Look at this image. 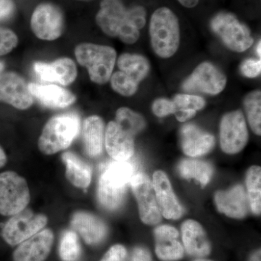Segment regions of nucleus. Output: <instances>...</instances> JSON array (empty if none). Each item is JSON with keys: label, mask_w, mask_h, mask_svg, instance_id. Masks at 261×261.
I'll return each mask as SVG.
<instances>
[{"label": "nucleus", "mask_w": 261, "mask_h": 261, "mask_svg": "<svg viewBox=\"0 0 261 261\" xmlns=\"http://www.w3.org/2000/svg\"><path fill=\"white\" fill-rule=\"evenodd\" d=\"M182 240L192 256L205 257L211 252V245L203 228L194 220H187L181 226Z\"/></svg>", "instance_id": "5701e85b"}, {"label": "nucleus", "mask_w": 261, "mask_h": 261, "mask_svg": "<svg viewBox=\"0 0 261 261\" xmlns=\"http://www.w3.org/2000/svg\"><path fill=\"white\" fill-rule=\"evenodd\" d=\"M260 42H259L258 43V45H257V55H258L260 57Z\"/></svg>", "instance_id": "c03bdc74"}, {"label": "nucleus", "mask_w": 261, "mask_h": 261, "mask_svg": "<svg viewBox=\"0 0 261 261\" xmlns=\"http://www.w3.org/2000/svg\"><path fill=\"white\" fill-rule=\"evenodd\" d=\"M47 222L45 215L34 214L32 211L25 208L10 216L2 229L1 235L10 246H17L42 230Z\"/></svg>", "instance_id": "6e6552de"}, {"label": "nucleus", "mask_w": 261, "mask_h": 261, "mask_svg": "<svg viewBox=\"0 0 261 261\" xmlns=\"http://www.w3.org/2000/svg\"><path fill=\"white\" fill-rule=\"evenodd\" d=\"M181 145L183 152L190 157H199L210 152L215 145L213 135L193 124H187L181 130Z\"/></svg>", "instance_id": "412c9836"}, {"label": "nucleus", "mask_w": 261, "mask_h": 261, "mask_svg": "<svg viewBox=\"0 0 261 261\" xmlns=\"http://www.w3.org/2000/svg\"><path fill=\"white\" fill-rule=\"evenodd\" d=\"M8 162V157L5 153L4 149L0 145V168L4 167Z\"/></svg>", "instance_id": "a19ab883"}, {"label": "nucleus", "mask_w": 261, "mask_h": 261, "mask_svg": "<svg viewBox=\"0 0 261 261\" xmlns=\"http://www.w3.org/2000/svg\"><path fill=\"white\" fill-rule=\"evenodd\" d=\"M33 97L44 106L51 108H65L71 106L76 100L74 94L68 89L56 84H29Z\"/></svg>", "instance_id": "aec40b11"}, {"label": "nucleus", "mask_w": 261, "mask_h": 261, "mask_svg": "<svg viewBox=\"0 0 261 261\" xmlns=\"http://www.w3.org/2000/svg\"><path fill=\"white\" fill-rule=\"evenodd\" d=\"M95 20L106 35L118 37L125 44H133L147 23V11L141 5L127 8L122 0H102Z\"/></svg>", "instance_id": "f257e3e1"}, {"label": "nucleus", "mask_w": 261, "mask_h": 261, "mask_svg": "<svg viewBox=\"0 0 261 261\" xmlns=\"http://www.w3.org/2000/svg\"><path fill=\"white\" fill-rule=\"evenodd\" d=\"M70 224L73 231L89 245H99L107 236L106 224L95 215L86 211L75 212L72 216Z\"/></svg>", "instance_id": "a211bd4d"}, {"label": "nucleus", "mask_w": 261, "mask_h": 261, "mask_svg": "<svg viewBox=\"0 0 261 261\" xmlns=\"http://www.w3.org/2000/svg\"><path fill=\"white\" fill-rule=\"evenodd\" d=\"M126 255V249L123 245H115L108 250L100 261H125Z\"/></svg>", "instance_id": "c9c22d12"}, {"label": "nucleus", "mask_w": 261, "mask_h": 261, "mask_svg": "<svg viewBox=\"0 0 261 261\" xmlns=\"http://www.w3.org/2000/svg\"><path fill=\"white\" fill-rule=\"evenodd\" d=\"M18 44V37L10 29L0 27V56L11 53Z\"/></svg>", "instance_id": "72a5a7b5"}, {"label": "nucleus", "mask_w": 261, "mask_h": 261, "mask_svg": "<svg viewBox=\"0 0 261 261\" xmlns=\"http://www.w3.org/2000/svg\"><path fill=\"white\" fill-rule=\"evenodd\" d=\"M115 121L134 137L140 133L146 126L143 117L130 108L125 107L117 110Z\"/></svg>", "instance_id": "c756f323"}, {"label": "nucleus", "mask_w": 261, "mask_h": 261, "mask_svg": "<svg viewBox=\"0 0 261 261\" xmlns=\"http://www.w3.org/2000/svg\"><path fill=\"white\" fill-rule=\"evenodd\" d=\"M241 71L245 76L248 78H255L260 75L261 71V62L253 59L246 60L241 66Z\"/></svg>", "instance_id": "e433bc0d"}, {"label": "nucleus", "mask_w": 261, "mask_h": 261, "mask_svg": "<svg viewBox=\"0 0 261 261\" xmlns=\"http://www.w3.org/2000/svg\"><path fill=\"white\" fill-rule=\"evenodd\" d=\"M211 27L231 50L243 53L253 44L250 31L231 13H220L215 15L211 20Z\"/></svg>", "instance_id": "0eeeda50"}, {"label": "nucleus", "mask_w": 261, "mask_h": 261, "mask_svg": "<svg viewBox=\"0 0 261 261\" xmlns=\"http://www.w3.org/2000/svg\"><path fill=\"white\" fill-rule=\"evenodd\" d=\"M260 250H257L250 257V261H260Z\"/></svg>", "instance_id": "79ce46f5"}, {"label": "nucleus", "mask_w": 261, "mask_h": 261, "mask_svg": "<svg viewBox=\"0 0 261 261\" xmlns=\"http://www.w3.org/2000/svg\"><path fill=\"white\" fill-rule=\"evenodd\" d=\"M132 261H153L147 249L144 247H137L132 255Z\"/></svg>", "instance_id": "58836bf2"}, {"label": "nucleus", "mask_w": 261, "mask_h": 261, "mask_svg": "<svg viewBox=\"0 0 261 261\" xmlns=\"http://www.w3.org/2000/svg\"><path fill=\"white\" fill-rule=\"evenodd\" d=\"M247 197L250 207L255 215L261 212V169L254 166L249 168L246 176Z\"/></svg>", "instance_id": "c85d7f7f"}, {"label": "nucleus", "mask_w": 261, "mask_h": 261, "mask_svg": "<svg viewBox=\"0 0 261 261\" xmlns=\"http://www.w3.org/2000/svg\"><path fill=\"white\" fill-rule=\"evenodd\" d=\"M81 1H88V0H81Z\"/></svg>", "instance_id": "49530a36"}, {"label": "nucleus", "mask_w": 261, "mask_h": 261, "mask_svg": "<svg viewBox=\"0 0 261 261\" xmlns=\"http://www.w3.org/2000/svg\"><path fill=\"white\" fill-rule=\"evenodd\" d=\"M16 6L14 0H0V20H6L14 14Z\"/></svg>", "instance_id": "4c0bfd02"}, {"label": "nucleus", "mask_w": 261, "mask_h": 261, "mask_svg": "<svg viewBox=\"0 0 261 261\" xmlns=\"http://www.w3.org/2000/svg\"><path fill=\"white\" fill-rule=\"evenodd\" d=\"M0 102L21 111L32 107L34 97L21 75L15 71L0 73Z\"/></svg>", "instance_id": "f8f14e48"}, {"label": "nucleus", "mask_w": 261, "mask_h": 261, "mask_svg": "<svg viewBox=\"0 0 261 261\" xmlns=\"http://www.w3.org/2000/svg\"><path fill=\"white\" fill-rule=\"evenodd\" d=\"M59 255L62 261H78L82 255V247L77 233L66 230L62 234L59 245Z\"/></svg>", "instance_id": "7c9ffc66"}, {"label": "nucleus", "mask_w": 261, "mask_h": 261, "mask_svg": "<svg viewBox=\"0 0 261 261\" xmlns=\"http://www.w3.org/2000/svg\"><path fill=\"white\" fill-rule=\"evenodd\" d=\"M30 24L32 32L38 39L55 41L64 32V14L58 5L51 3H41L33 12Z\"/></svg>", "instance_id": "1a4fd4ad"}, {"label": "nucleus", "mask_w": 261, "mask_h": 261, "mask_svg": "<svg viewBox=\"0 0 261 261\" xmlns=\"http://www.w3.org/2000/svg\"><path fill=\"white\" fill-rule=\"evenodd\" d=\"M195 261H212V260H206V259H197V260H196Z\"/></svg>", "instance_id": "a18cd8bd"}, {"label": "nucleus", "mask_w": 261, "mask_h": 261, "mask_svg": "<svg viewBox=\"0 0 261 261\" xmlns=\"http://www.w3.org/2000/svg\"><path fill=\"white\" fill-rule=\"evenodd\" d=\"M200 0H178V3L186 8H193L198 5Z\"/></svg>", "instance_id": "ea45409f"}, {"label": "nucleus", "mask_w": 261, "mask_h": 261, "mask_svg": "<svg viewBox=\"0 0 261 261\" xmlns=\"http://www.w3.org/2000/svg\"><path fill=\"white\" fill-rule=\"evenodd\" d=\"M249 124L254 133H261V93L260 90L253 91L247 94L244 100Z\"/></svg>", "instance_id": "2f4dec72"}, {"label": "nucleus", "mask_w": 261, "mask_h": 261, "mask_svg": "<svg viewBox=\"0 0 261 261\" xmlns=\"http://www.w3.org/2000/svg\"><path fill=\"white\" fill-rule=\"evenodd\" d=\"M134 138L116 121L109 122L105 132V145L108 153L116 161H128L135 154Z\"/></svg>", "instance_id": "dca6fc26"}, {"label": "nucleus", "mask_w": 261, "mask_h": 261, "mask_svg": "<svg viewBox=\"0 0 261 261\" xmlns=\"http://www.w3.org/2000/svg\"><path fill=\"white\" fill-rule=\"evenodd\" d=\"M110 82L113 90L123 97H132L138 89L139 84L132 80L121 70L113 73Z\"/></svg>", "instance_id": "473e14b6"}, {"label": "nucleus", "mask_w": 261, "mask_h": 261, "mask_svg": "<svg viewBox=\"0 0 261 261\" xmlns=\"http://www.w3.org/2000/svg\"><path fill=\"white\" fill-rule=\"evenodd\" d=\"M152 185L161 214L167 219H180L183 208L173 191L167 175L163 171H156L153 174Z\"/></svg>", "instance_id": "f3484780"}, {"label": "nucleus", "mask_w": 261, "mask_h": 261, "mask_svg": "<svg viewBox=\"0 0 261 261\" xmlns=\"http://www.w3.org/2000/svg\"><path fill=\"white\" fill-rule=\"evenodd\" d=\"M155 252L161 260L175 261L184 256L185 250L178 242L177 230L169 225H162L154 229Z\"/></svg>", "instance_id": "4be33fe9"}, {"label": "nucleus", "mask_w": 261, "mask_h": 261, "mask_svg": "<svg viewBox=\"0 0 261 261\" xmlns=\"http://www.w3.org/2000/svg\"><path fill=\"white\" fill-rule=\"evenodd\" d=\"M135 175L133 165L127 161L111 162L101 174L98 185V199L110 211L118 209L123 203L127 186Z\"/></svg>", "instance_id": "f03ea898"}, {"label": "nucleus", "mask_w": 261, "mask_h": 261, "mask_svg": "<svg viewBox=\"0 0 261 261\" xmlns=\"http://www.w3.org/2000/svg\"><path fill=\"white\" fill-rule=\"evenodd\" d=\"M62 161L65 166V176L73 186L86 190L92 181V168L88 163L72 152L62 154Z\"/></svg>", "instance_id": "393cba45"}, {"label": "nucleus", "mask_w": 261, "mask_h": 261, "mask_svg": "<svg viewBox=\"0 0 261 261\" xmlns=\"http://www.w3.org/2000/svg\"><path fill=\"white\" fill-rule=\"evenodd\" d=\"M105 123L98 116H89L84 120L82 137L86 153L95 158L102 153L105 142Z\"/></svg>", "instance_id": "b1692460"}, {"label": "nucleus", "mask_w": 261, "mask_h": 261, "mask_svg": "<svg viewBox=\"0 0 261 261\" xmlns=\"http://www.w3.org/2000/svg\"><path fill=\"white\" fill-rule=\"evenodd\" d=\"M178 170L182 177L187 179L194 178L202 186L208 184L213 175V167L210 163L199 160H183L178 164Z\"/></svg>", "instance_id": "bb28decb"}, {"label": "nucleus", "mask_w": 261, "mask_h": 261, "mask_svg": "<svg viewBox=\"0 0 261 261\" xmlns=\"http://www.w3.org/2000/svg\"><path fill=\"white\" fill-rule=\"evenodd\" d=\"M31 200L27 180L18 173H0V215L12 216L27 208Z\"/></svg>", "instance_id": "423d86ee"}, {"label": "nucleus", "mask_w": 261, "mask_h": 261, "mask_svg": "<svg viewBox=\"0 0 261 261\" xmlns=\"http://www.w3.org/2000/svg\"><path fill=\"white\" fill-rule=\"evenodd\" d=\"M248 132L243 113L240 111L226 113L220 126V144L226 154H236L245 148Z\"/></svg>", "instance_id": "9d476101"}, {"label": "nucleus", "mask_w": 261, "mask_h": 261, "mask_svg": "<svg viewBox=\"0 0 261 261\" xmlns=\"http://www.w3.org/2000/svg\"><path fill=\"white\" fill-rule=\"evenodd\" d=\"M226 78L224 73L212 63H201L194 70L183 84V89L187 92H200L216 95L224 90Z\"/></svg>", "instance_id": "ddd939ff"}, {"label": "nucleus", "mask_w": 261, "mask_h": 261, "mask_svg": "<svg viewBox=\"0 0 261 261\" xmlns=\"http://www.w3.org/2000/svg\"><path fill=\"white\" fill-rule=\"evenodd\" d=\"M74 55L79 64L87 68L92 82L105 84L109 82L117 61L114 48L84 42L76 45Z\"/></svg>", "instance_id": "39448f33"}, {"label": "nucleus", "mask_w": 261, "mask_h": 261, "mask_svg": "<svg viewBox=\"0 0 261 261\" xmlns=\"http://www.w3.org/2000/svg\"><path fill=\"white\" fill-rule=\"evenodd\" d=\"M151 44L154 53L162 58L172 57L180 42L179 22L172 10L161 7L154 10L149 20Z\"/></svg>", "instance_id": "7ed1b4c3"}, {"label": "nucleus", "mask_w": 261, "mask_h": 261, "mask_svg": "<svg viewBox=\"0 0 261 261\" xmlns=\"http://www.w3.org/2000/svg\"><path fill=\"white\" fill-rule=\"evenodd\" d=\"M176 107V119L185 122L195 116L197 111L205 106V101L200 96L179 94L175 96L173 100Z\"/></svg>", "instance_id": "cd10ccee"}, {"label": "nucleus", "mask_w": 261, "mask_h": 261, "mask_svg": "<svg viewBox=\"0 0 261 261\" xmlns=\"http://www.w3.org/2000/svg\"><path fill=\"white\" fill-rule=\"evenodd\" d=\"M152 111L156 116L163 118L170 114H174L176 107L173 101L168 100L164 98L156 99L152 104Z\"/></svg>", "instance_id": "f704fd0d"}, {"label": "nucleus", "mask_w": 261, "mask_h": 261, "mask_svg": "<svg viewBox=\"0 0 261 261\" xmlns=\"http://www.w3.org/2000/svg\"><path fill=\"white\" fill-rule=\"evenodd\" d=\"M130 185L138 203L142 222L147 225L159 224L161 214L152 182L144 173H136L130 179Z\"/></svg>", "instance_id": "9b49d317"}, {"label": "nucleus", "mask_w": 261, "mask_h": 261, "mask_svg": "<svg viewBox=\"0 0 261 261\" xmlns=\"http://www.w3.org/2000/svg\"><path fill=\"white\" fill-rule=\"evenodd\" d=\"M215 202L219 212L233 219H243L248 213L250 203L245 189L237 185L226 191H219Z\"/></svg>", "instance_id": "6ab92c4d"}, {"label": "nucleus", "mask_w": 261, "mask_h": 261, "mask_svg": "<svg viewBox=\"0 0 261 261\" xmlns=\"http://www.w3.org/2000/svg\"><path fill=\"white\" fill-rule=\"evenodd\" d=\"M34 68L41 80L64 87L73 84L78 76L76 64L67 57L58 58L49 63L36 62Z\"/></svg>", "instance_id": "2eb2a0df"}, {"label": "nucleus", "mask_w": 261, "mask_h": 261, "mask_svg": "<svg viewBox=\"0 0 261 261\" xmlns=\"http://www.w3.org/2000/svg\"><path fill=\"white\" fill-rule=\"evenodd\" d=\"M80 128V118L74 114L53 117L43 128L38 140V147L47 155L65 150L75 140Z\"/></svg>", "instance_id": "20e7f679"}, {"label": "nucleus", "mask_w": 261, "mask_h": 261, "mask_svg": "<svg viewBox=\"0 0 261 261\" xmlns=\"http://www.w3.org/2000/svg\"><path fill=\"white\" fill-rule=\"evenodd\" d=\"M54 243V233L43 228L32 238L19 244L13 253V261H45Z\"/></svg>", "instance_id": "4468645a"}, {"label": "nucleus", "mask_w": 261, "mask_h": 261, "mask_svg": "<svg viewBox=\"0 0 261 261\" xmlns=\"http://www.w3.org/2000/svg\"><path fill=\"white\" fill-rule=\"evenodd\" d=\"M5 68V64L3 63V62L0 61V73L1 72L4 71Z\"/></svg>", "instance_id": "37998d69"}, {"label": "nucleus", "mask_w": 261, "mask_h": 261, "mask_svg": "<svg viewBox=\"0 0 261 261\" xmlns=\"http://www.w3.org/2000/svg\"><path fill=\"white\" fill-rule=\"evenodd\" d=\"M116 61L119 70L137 84H140L148 75L149 63L144 56L123 53Z\"/></svg>", "instance_id": "a878e982"}]
</instances>
